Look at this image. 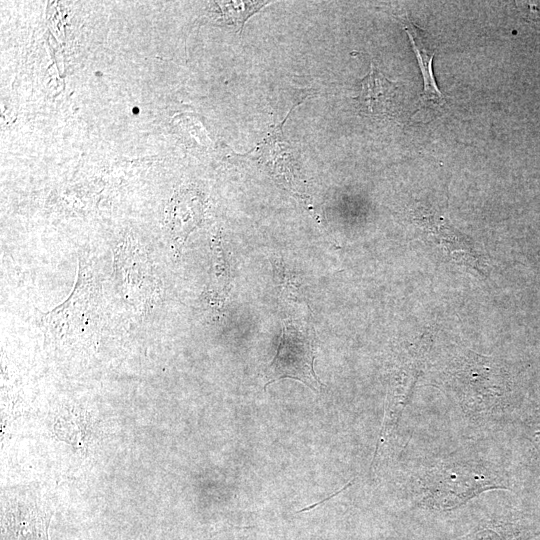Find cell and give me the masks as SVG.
Wrapping results in <instances>:
<instances>
[{
    "instance_id": "4",
    "label": "cell",
    "mask_w": 540,
    "mask_h": 540,
    "mask_svg": "<svg viewBox=\"0 0 540 540\" xmlns=\"http://www.w3.org/2000/svg\"><path fill=\"white\" fill-rule=\"evenodd\" d=\"M97 293L92 278L80 268L79 277L70 297L62 305L46 313L42 323L53 336L73 334L85 327H91L97 308Z\"/></svg>"
},
{
    "instance_id": "6",
    "label": "cell",
    "mask_w": 540,
    "mask_h": 540,
    "mask_svg": "<svg viewBox=\"0 0 540 540\" xmlns=\"http://www.w3.org/2000/svg\"><path fill=\"white\" fill-rule=\"evenodd\" d=\"M423 347L422 345L420 348L407 353L395 372L388 392L383 437L389 436L395 430L413 392L421 371L424 355Z\"/></svg>"
},
{
    "instance_id": "1",
    "label": "cell",
    "mask_w": 540,
    "mask_h": 540,
    "mask_svg": "<svg viewBox=\"0 0 540 540\" xmlns=\"http://www.w3.org/2000/svg\"><path fill=\"white\" fill-rule=\"evenodd\" d=\"M505 488L489 466L473 460H455L430 468L420 481V502L436 510H452L490 489Z\"/></svg>"
},
{
    "instance_id": "2",
    "label": "cell",
    "mask_w": 540,
    "mask_h": 540,
    "mask_svg": "<svg viewBox=\"0 0 540 540\" xmlns=\"http://www.w3.org/2000/svg\"><path fill=\"white\" fill-rule=\"evenodd\" d=\"M451 386L461 407L473 416L491 415L502 404V378L491 359L468 352L451 367Z\"/></svg>"
},
{
    "instance_id": "3",
    "label": "cell",
    "mask_w": 540,
    "mask_h": 540,
    "mask_svg": "<svg viewBox=\"0 0 540 540\" xmlns=\"http://www.w3.org/2000/svg\"><path fill=\"white\" fill-rule=\"evenodd\" d=\"M315 337L309 325L301 321L286 320L276 355L267 366V385L285 378L302 382L314 392H320L322 383L314 371Z\"/></svg>"
},
{
    "instance_id": "8",
    "label": "cell",
    "mask_w": 540,
    "mask_h": 540,
    "mask_svg": "<svg viewBox=\"0 0 540 540\" xmlns=\"http://www.w3.org/2000/svg\"><path fill=\"white\" fill-rule=\"evenodd\" d=\"M403 29L409 37L423 78L420 108L441 106L445 100L436 84L432 70L435 49L430 44L425 32L411 20L404 21Z\"/></svg>"
},
{
    "instance_id": "9",
    "label": "cell",
    "mask_w": 540,
    "mask_h": 540,
    "mask_svg": "<svg viewBox=\"0 0 540 540\" xmlns=\"http://www.w3.org/2000/svg\"><path fill=\"white\" fill-rule=\"evenodd\" d=\"M5 511L4 540H48L49 517L38 506L20 504Z\"/></svg>"
},
{
    "instance_id": "7",
    "label": "cell",
    "mask_w": 540,
    "mask_h": 540,
    "mask_svg": "<svg viewBox=\"0 0 540 540\" xmlns=\"http://www.w3.org/2000/svg\"><path fill=\"white\" fill-rule=\"evenodd\" d=\"M203 215L204 203L198 192L184 189L173 196L166 211V225L177 250H181Z\"/></svg>"
},
{
    "instance_id": "10",
    "label": "cell",
    "mask_w": 540,
    "mask_h": 540,
    "mask_svg": "<svg viewBox=\"0 0 540 540\" xmlns=\"http://www.w3.org/2000/svg\"><path fill=\"white\" fill-rule=\"evenodd\" d=\"M397 83L387 79L374 62L368 74L360 81V92L356 97L361 112L368 116L388 114L392 108Z\"/></svg>"
},
{
    "instance_id": "5",
    "label": "cell",
    "mask_w": 540,
    "mask_h": 540,
    "mask_svg": "<svg viewBox=\"0 0 540 540\" xmlns=\"http://www.w3.org/2000/svg\"><path fill=\"white\" fill-rule=\"evenodd\" d=\"M413 222L456 263L481 272L480 257L470 240L432 206L420 204L414 207Z\"/></svg>"
}]
</instances>
